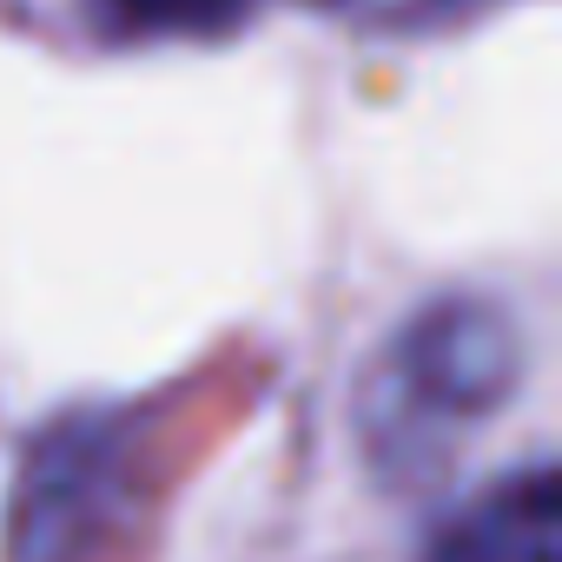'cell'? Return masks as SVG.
Masks as SVG:
<instances>
[{"label": "cell", "instance_id": "cell-1", "mask_svg": "<svg viewBox=\"0 0 562 562\" xmlns=\"http://www.w3.org/2000/svg\"><path fill=\"white\" fill-rule=\"evenodd\" d=\"M516 384H522L516 312L476 292H450L397 325V338L364 378L358 424L384 470L417 476L450 450L457 430L496 417Z\"/></svg>", "mask_w": 562, "mask_h": 562}, {"label": "cell", "instance_id": "cell-2", "mask_svg": "<svg viewBox=\"0 0 562 562\" xmlns=\"http://www.w3.org/2000/svg\"><path fill=\"white\" fill-rule=\"evenodd\" d=\"M139 430L106 411L54 417L8 490V562H87L133 516Z\"/></svg>", "mask_w": 562, "mask_h": 562}, {"label": "cell", "instance_id": "cell-3", "mask_svg": "<svg viewBox=\"0 0 562 562\" xmlns=\"http://www.w3.org/2000/svg\"><path fill=\"white\" fill-rule=\"evenodd\" d=\"M555 463L529 457L490 490L463 496L417 562H555Z\"/></svg>", "mask_w": 562, "mask_h": 562}, {"label": "cell", "instance_id": "cell-4", "mask_svg": "<svg viewBox=\"0 0 562 562\" xmlns=\"http://www.w3.org/2000/svg\"><path fill=\"white\" fill-rule=\"evenodd\" d=\"M258 0H87L106 41H225Z\"/></svg>", "mask_w": 562, "mask_h": 562}, {"label": "cell", "instance_id": "cell-5", "mask_svg": "<svg viewBox=\"0 0 562 562\" xmlns=\"http://www.w3.org/2000/svg\"><path fill=\"white\" fill-rule=\"evenodd\" d=\"M312 8L351 21V27H371V34H430V27H457V21H476L503 0H312Z\"/></svg>", "mask_w": 562, "mask_h": 562}]
</instances>
